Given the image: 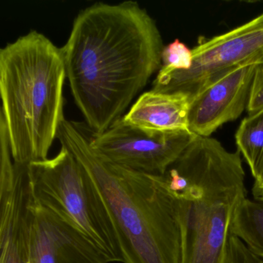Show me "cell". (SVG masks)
<instances>
[{
	"mask_svg": "<svg viewBox=\"0 0 263 263\" xmlns=\"http://www.w3.org/2000/svg\"><path fill=\"white\" fill-rule=\"evenodd\" d=\"M261 110H263V64H258L252 81L247 110L249 115H253Z\"/></svg>",
	"mask_w": 263,
	"mask_h": 263,
	"instance_id": "2e32d148",
	"label": "cell"
},
{
	"mask_svg": "<svg viewBox=\"0 0 263 263\" xmlns=\"http://www.w3.org/2000/svg\"><path fill=\"white\" fill-rule=\"evenodd\" d=\"M197 135L191 132L150 135L121 119L90 138L91 147L109 162L137 172L165 175Z\"/></svg>",
	"mask_w": 263,
	"mask_h": 263,
	"instance_id": "52a82bcc",
	"label": "cell"
},
{
	"mask_svg": "<svg viewBox=\"0 0 263 263\" xmlns=\"http://www.w3.org/2000/svg\"><path fill=\"white\" fill-rule=\"evenodd\" d=\"M257 64L237 68L190 101L187 118L190 132L198 136L211 137L218 127L241 116L247 108Z\"/></svg>",
	"mask_w": 263,
	"mask_h": 263,
	"instance_id": "30bf717a",
	"label": "cell"
},
{
	"mask_svg": "<svg viewBox=\"0 0 263 263\" xmlns=\"http://www.w3.org/2000/svg\"><path fill=\"white\" fill-rule=\"evenodd\" d=\"M222 263H263L237 237L229 234Z\"/></svg>",
	"mask_w": 263,
	"mask_h": 263,
	"instance_id": "9a60e30c",
	"label": "cell"
},
{
	"mask_svg": "<svg viewBox=\"0 0 263 263\" xmlns=\"http://www.w3.org/2000/svg\"><path fill=\"white\" fill-rule=\"evenodd\" d=\"M155 20L134 1L78 13L61 48L72 95L95 134L107 130L162 65Z\"/></svg>",
	"mask_w": 263,
	"mask_h": 263,
	"instance_id": "6da1fadb",
	"label": "cell"
},
{
	"mask_svg": "<svg viewBox=\"0 0 263 263\" xmlns=\"http://www.w3.org/2000/svg\"><path fill=\"white\" fill-rule=\"evenodd\" d=\"M27 165L16 164L10 152L0 155V263H29L32 197Z\"/></svg>",
	"mask_w": 263,
	"mask_h": 263,
	"instance_id": "ba28073f",
	"label": "cell"
},
{
	"mask_svg": "<svg viewBox=\"0 0 263 263\" xmlns=\"http://www.w3.org/2000/svg\"><path fill=\"white\" fill-rule=\"evenodd\" d=\"M230 234L263 260V195L241 200L232 216Z\"/></svg>",
	"mask_w": 263,
	"mask_h": 263,
	"instance_id": "7c38bea8",
	"label": "cell"
},
{
	"mask_svg": "<svg viewBox=\"0 0 263 263\" xmlns=\"http://www.w3.org/2000/svg\"><path fill=\"white\" fill-rule=\"evenodd\" d=\"M192 50V67L157 75L152 90L179 93L191 101L201 90L237 68L258 64L263 55V13L227 33L201 41Z\"/></svg>",
	"mask_w": 263,
	"mask_h": 263,
	"instance_id": "8992f818",
	"label": "cell"
},
{
	"mask_svg": "<svg viewBox=\"0 0 263 263\" xmlns=\"http://www.w3.org/2000/svg\"><path fill=\"white\" fill-rule=\"evenodd\" d=\"M66 78L61 48L36 30L0 50V115L16 164L47 159L65 118Z\"/></svg>",
	"mask_w": 263,
	"mask_h": 263,
	"instance_id": "3957f363",
	"label": "cell"
},
{
	"mask_svg": "<svg viewBox=\"0 0 263 263\" xmlns=\"http://www.w3.org/2000/svg\"><path fill=\"white\" fill-rule=\"evenodd\" d=\"M81 163L105 205L124 263H183V235L178 198L165 176L109 162L90 138L63 120L57 137Z\"/></svg>",
	"mask_w": 263,
	"mask_h": 263,
	"instance_id": "7a4b0ae2",
	"label": "cell"
},
{
	"mask_svg": "<svg viewBox=\"0 0 263 263\" xmlns=\"http://www.w3.org/2000/svg\"><path fill=\"white\" fill-rule=\"evenodd\" d=\"M235 142L253 172L263 156V110L249 115L241 121L235 133Z\"/></svg>",
	"mask_w": 263,
	"mask_h": 263,
	"instance_id": "4fadbf2b",
	"label": "cell"
},
{
	"mask_svg": "<svg viewBox=\"0 0 263 263\" xmlns=\"http://www.w3.org/2000/svg\"><path fill=\"white\" fill-rule=\"evenodd\" d=\"M258 64H263V55L260 58L259 61H258Z\"/></svg>",
	"mask_w": 263,
	"mask_h": 263,
	"instance_id": "ac0fdd59",
	"label": "cell"
},
{
	"mask_svg": "<svg viewBox=\"0 0 263 263\" xmlns=\"http://www.w3.org/2000/svg\"><path fill=\"white\" fill-rule=\"evenodd\" d=\"M252 175L255 179L252 187L254 196H261L263 195V156L257 164L255 170L252 172Z\"/></svg>",
	"mask_w": 263,
	"mask_h": 263,
	"instance_id": "e0dca14e",
	"label": "cell"
},
{
	"mask_svg": "<svg viewBox=\"0 0 263 263\" xmlns=\"http://www.w3.org/2000/svg\"><path fill=\"white\" fill-rule=\"evenodd\" d=\"M162 65L158 75H166L176 70H187L193 64V53L185 44L175 40L164 46L161 55Z\"/></svg>",
	"mask_w": 263,
	"mask_h": 263,
	"instance_id": "5bb4252c",
	"label": "cell"
},
{
	"mask_svg": "<svg viewBox=\"0 0 263 263\" xmlns=\"http://www.w3.org/2000/svg\"><path fill=\"white\" fill-rule=\"evenodd\" d=\"M238 151L212 137H195L166 172L179 204L183 263H222L232 216L246 198Z\"/></svg>",
	"mask_w": 263,
	"mask_h": 263,
	"instance_id": "277c9868",
	"label": "cell"
},
{
	"mask_svg": "<svg viewBox=\"0 0 263 263\" xmlns=\"http://www.w3.org/2000/svg\"><path fill=\"white\" fill-rule=\"evenodd\" d=\"M32 200L84 234L110 262H125L108 212L87 172L64 146L27 165Z\"/></svg>",
	"mask_w": 263,
	"mask_h": 263,
	"instance_id": "5b68a950",
	"label": "cell"
},
{
	"mask_svg": "<svg viewBox=\"0 0 263 263\" xmlns=\"http://www.w3.org/2000/svg\"><path fill=\"white\" fill-rule=\"evenodd\" d=\"M29 263H110L84 234L32 200Z\"/></svg>",
	"mask_w": 263,
	"mask_h": 263,
	"instance_id": "9c48e42d",
	"label": "cell"
},
{
	"mask_svg": "<svg viewBox=\"0 0 263 263\" xmlns=\"http://www.w3.org/2000/svg\"><path fill=\"white\" fill-rule=\"evenodd\" d=\"M189 106L190 101L184 95L151 90L138 98L122 119L150 135L190 132Z\"/></svg>",
	"mask_w": 263,
	"mask_h": 263,
	"instance_id": "8fae6325",
	"label": "cell"
}]
</instances>
